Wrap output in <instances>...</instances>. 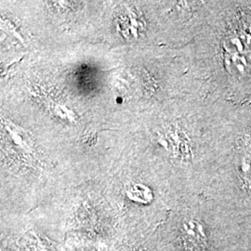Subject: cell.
<instances>
[{"instance_id": "1", "label": "cell", "mask_w": 251, "mask_h": 251, "mask_svg": "<svg viewBox=\"0 0 251 251\" xmlns=\"http://www.w3.org/2000/svg\"><path fill=\"white\" fill-rule=\"evenodd\" d=\"M184 232L187 234V240L192 243L198 251L206 249V233L203 231L201 226H199V225H194L193 222H190L188 225H184Z\"/></svg>"}]
</instances>
